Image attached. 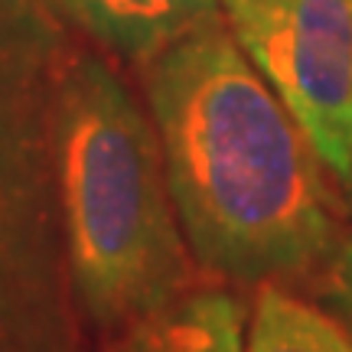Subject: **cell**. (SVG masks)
I'll return each mask as SVG.
<instances>
[{
    "mask_svg": "<svg viewBox=\"0 0 352 352\" xmlns=\"http://www.w3.org/2000/svg\"><path fill=\"white\" fill-rule=\"evenodd\" d=\"M219 7L352 206V0H219Z\"/></svg>",
    "mask_w": 352,
    "mask_h": 352,
    "instance_id": "277c9868",
    "label": "cell"
},
{
    "mask_svg": "<svg viewBox=\"0 0 352 352\" xmlns=\"http://www.w3.org/2000/svg\"><path fill=\"white\" fill-rule=\"evenodd\" d=\"M245 352H352V333L280 280H264L258 284Z\"/></svg>",
    "mask_w": 352,
    "mask_h": 352,
    "instance_id": "52a82bcc",
    "label": "cell"
},
{
    "mask_svg": "<svg viewBox=\"0 0 352 352\" xmlns=\"http://www.w3.org/2000/svg\"><path fill=\"white\" fill-rule=\"evenodd\" d=\"M69 46L50 0H0V352H91L56 160Z\"/></svg>",
    "mask_w": 352,
    "mask_h": 352,
    "instance_id": "3957f363",
    "label": "cell"
},
{
    "mask_svg": "<svg viewBox=\"0 0 352 352\" xmlns=\"http://www.w3.org/2000/svg\"><path fill=\"white\" fill-rule=\"evenodd\" d=\"M108 52L147 63L189 26L222 10L219 0H50Z\"/></svg>",
    "mask_w": 352,
    "mask_h": 352,
    "instance_id": "5b68a950",
    "label": "cell"
},
{
    "mask_svg": "<svg viewBox=\"0 0 352 352\" xmlns=\"http://www.w3.org/2000/svg\"><path fill=\"white\" fill-rule=\"evenodd\" d=\"M140 78L196 264L254 287L320 271L342 239L336 186L226 13L153 52Z\"/></svg>",
    "mask_w": 352,
    "mask_h": 352,
    "instance_id": "6da1fadb",
    "label": "cell"
},
{
    "mask_svg": "<svg viewBox=\"0 0 352 352\" xmlns=\"http://www.w3.org/2000/svg\"><path fill=\"white\" fill-rule=\"evenodd\" d=\"M56 160L85 316L98 333L121 336L189 287L192 252L179 232L153 118L88 46L65 52Z\"/></svg>",
    "mask_w": 352,
    "mask_h": 352,
    "instance_id": "7a4b0ae2",
    "label": "cell"
},
{
    "mask_svg": "<svg viewBox=\"0 0 352 352\" xmlns=\"http://www.w3.org/2000/svg\"><path fill=\"white\" fill-rule=\"evenodd\" d=\"M320 274H323V300L333 310V316L352 333V232L336 241Z\"/></svg>",
    "mask_w": 352,
    "mask_h": 352,
    "instance_id": "ba28073f",
    "label": "cell"
},
{
    "mask_svg": "<svg viewBox=\"0 0 352 352\" xmlns=\"http://www.w3.org/2000/svg\"><path fill=\"white\" fill-rule=\"evenodd\" d=\"M114 352H245V303L226 287H186L121 333Z\"/></svg>",
    "mask_w": 352,
    "mask_h": 352,
    "instance_id": "8992f818",
    "label": "cell"
}]
</instances>
